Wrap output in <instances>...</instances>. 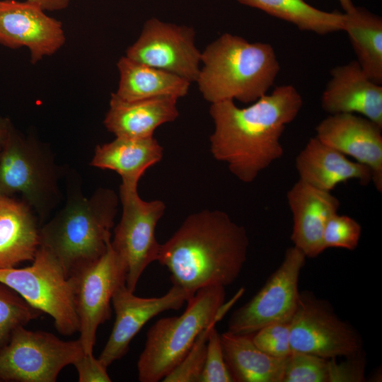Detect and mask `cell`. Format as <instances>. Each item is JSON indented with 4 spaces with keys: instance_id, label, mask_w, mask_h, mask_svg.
<instances>
[{
    "instance_id": "6",
    "label": "cell",
    "mask_w": 382,
    "mask_h": 382,
    "mask_svg": "<svg viewBox=\"0 0 382 382\" xmlns=\"http://www.w3.org/2000/svg\"><path fill=\"white\" fill-rule=\"evenodd\" d=\"M0 282L33 308L50 316L62 335L79 332L74 281L47 248L40 245L28 267L0 269Z\"/></svg>"
},
{
    "instance_id": "2",
    "label": "cell",
    "mask_w": 382,
    "mask_h": 382,
    "mask_svg": "<svg viewBox=\"0 0 382 382\" xmlns=\"http://www.w3.org/2000/svg\"><path fill=\"white\" fill-rule=\"evenodd\" d=\"M245 228L221 210L190 214L163 244L157 260L170 272L173 284L194 295L210 286H226L240 275L247 260Z\"/></svg>"
},
{
    "instance_id": "3",
    "label": "cell",
    "mask_w": 382,
    "mask_h": 382,
    "mask_svg": "<svg viewBox=\"0 0 382 382\" xmlns=\"http://www.w3.org/2000/svg\"><path fill=\"white\" fill-rule=\"evenodd\" d=\"M196 83L207 102L253 103L267 94L280 65L269 43L224 33L202 52Z\"/></svg>"
},
{
    "instance_id": "4",
    "label": "cell",
    "mask_w": 382,
    "mask_h": 382,
    "mask_svg": "<svg viewBox=\"0 0 382 382\" xmlns=\"http://www.w3.org/2000/svg\"><path fill=\"white\" fill-rule=\"evenodd\" d=\"M114 191L100 188L91 197L69 196L40 229V245L50 250L70 277L100 258L111 241L117 212Z\"/></svg>"
},
{
    "instance_id": "8",
    "label": "cell",
    "mask_w": 382,
    "mask_h": 382,
    "mask_svg": "<svg viewBox=\"0 0 382 382\" xmlns=\"http://www.w3.org/2000/svg\"><path fill=\"white\" fill-rule=\"evenodd\" d=\"M84 353L81 343L51 332L16 328L0 349V380L55 382L60 371Z\"/></svg>"
},
{
    "instance_id": "26",
    "label": "cell",
    "mask_w": 382,
    "mask_h": 382,
    "mask_svg": "<svg viewBox=\"0 0 382 382\" xmlns=\"http://www.w3.org/2000/svg\"><path fill=\"white\" fill-rule=\"evenodd\" d=\"M236 1L289 22L301 30L319 35L344 30L345 13L320 10L311 6L305 0Z\"/></svg>"
},
{
    "instance_id": "24",
    "label": "cell",
    "mask_w": 382,
    "mask_h": 382,
    "mask_svg": "<svg viewBox=\"0 0 382 382\" xmlns=\"http://www.w3.org/2000/svg\"><path fill=\"white\" fill-rule=\"evenodd\" d=\"M117 66L120 81L115 93L127 101L162 96L179 99L188 93L191 84L178 75L138 62L126 56L120 58Z\"/></svg>"
},
{
    "instance_id": "10",
    "label": "cell",
    "mask_w": 382,
    "mask_h": 382,
    "mask_svg": "<svg viewBox=\"0 0 382 382\" xmlns=\"http://www.w3.org/2000/svg\"><path fill=\"white\" fill-rule=\"evenodd\" d=\"M120 198L122 214L111 245L125 264V284L134 292L144 271L157 260L161 244L156 238L155 230L166 205L159 199L144 201L139 197L137 187L122 184Z\"/></svg>"
},
{
    "instance_id": "36",
    "label": "cell",
    "mask_w": 382,
    "mask_h": 382,
    "mask_svg": "<svg viewBox=\"0 0 382 382\" xmlns=\"http://www.w3.org/2000/svg\"><path fill=\"white\" fill-rule=\"evenodd\" d=\"M12 125L6 118L0 117V152L8 137Z\"/></svg>"
},
{
    "instance_id": "12",
    "label": "cell",
    "mask_w": 382,
    "mask_h": 382,
    "mask_svg": "<svg viewBox=\"0 0 382 382\" xmlns=\"http://www.w3.org/2000/svg\"><path fill=\"white\" fill-rule=\"evenodd\" d=\"M70 277L74 285L79 340L85 354H93L98 328L110 318L112 295L125 283L126 266L110 241L100 258Z\"/></svg>"
},
{
    "instance_id": "13",
    "label": "cell",
    "mask_w": 382,
    "mask_h": 382,
    "mask_svg": "<svg viewBox=\"0 0 382 382\" xmlns=\"http://www.w3.org/2000/svg\"><path fill=\"white\" fill-rule=\"evenodd\" d=\"M201 54L195 45V30L192 26L151 18L144 23L125 56L192 83L199 73Z\"/></svg>"
},
{
    "instance_id": "20",
    "label": "cell",
    "mask_w": 382,
    "mask_h": 382,
    "mask_svg": "<svg viewBox=\"0 0 382 382\" xmlns=\"http://www.w3.org/2000/svg\"><path fill=\"white\" fill-rule=\"evenodd\" d=\"M178 100L173 96H162L127 101L112 93L103 123L116 137H154L159 126L178 117Z\"/></svg>"
},
{
    "instance_id": "23",
    "label": "cell",
    "mask_w": 382,
    "mask_h": 382,
    "mask_svg": "<svg viewBox=\"0 0 382 382\" xmlns=\"http://www.w3.org/2000/svg\"><path fill=\"white\" fill-rule=\"evenodd\" d=\"M253 334L226 331L220 340L227 368L233 382H282L286 358L271 357L253 340Z\"/></svg>"
},
{
    "instance_id": "14",
    "label": "cell",
    "mask_w": 382,
    "mask_h": 382,
    "mask_svg": "<svg viewBox=\"0 0 382 382\" xmlns=\"http://www.w3.org/2000/svg\"><path fill=\"white\" fill-rule=\"evenodd\" d=\"M190 292L173 284L170 289L159 297L143 298L134 294L125 283L112 295L115 320L110 337L98 359L108 367L122 358L129 350L131 341L151 318L168 310H178L192 297Z\"/></svg>"
},
{
    "instance_id": "33",
    "label": "cell",
    "mask_w": 382,
    "mask_h": 382,
    "mask_svg": "<svg viewBox=\"0 0 382 382\" xmlns=\"http://www.w3.org/2000/svg\"><path fill=\"white\" fill-rule=\"evenodd\" d=\"M361 354L347 357V360L341 363L336 359H329V382L364 381V361Z\"/></svg>"
},
{
    "instance_id": "18",
    "label": "cell",
    "mask_w": 382,
    "mask_h": 382,
    "mask_svg": "<svg viewBox=\"0 0 382 382\" xmlns=\"http://www.w3.org/2000/svg\"><path fill=\"white\" fill-rule=\"evenodd\" d=\"M293 216L291 240L306 257H316L325 249L323 241L328 219L340 207L339 199L330 192L316 188L299 180L287 192Z\"/></svg>"
},
{
    "instance_id": "29",
    "label": "cell",
    "mask_w": 382,
    "mask_h": 382,
    "mask_svg": "<svg viewBox=\"0 0 382 382\" xmlns=\"http://www.w3.org/2000/svg\"><path fill=\"white\" fill-rule=\"evenodd\" d=\"M212 323L197 336L183 359L162 380L163 382H199L203 371L207 341Z\"/></svg>"
},
{
    "instance_id": "15",
    "label": "cell",
    "mask_w": 382,
    "mask_h": 382,
    "mask_svg": "<svg viewBox=\"0 0 382 382\" xmlns=\"http://www.w3.org/2000/svg\"><path fill=\"white\" fill-rule=\"evenodd\" d=\"M65 41L61 21L39 5L27 0L0 1V43L12 49L27 47L32 64L57 52Z\"/></svg>"
},
{
    "instance_id": "32",
    "label": "cell",
    "mask_w": 382,
    "mask_h": 382,
    "mask_svg": "<svg viewBox=\"0 0 382 382\" xmlns=\"http://www.w3.org/2000/svg\"><path fill=\"white\" fill-rule=\"evenodd\" d=\"M199 382H233L224 357L220 334L215 326L209 332L205 361Z\"/></svg>"
},
{
    "instance_id": "21",
    "label": "cell",
    "mask_w": 382,
    "mask_h": 382,
    "mask_svg": "<svg viewBox=\"0 0 382 382\" xmlns=\"http://www.w3.org/2000/svg\"><path fill=\"white\" fill-rule=\"evenodd\" d=\"M40 246V229L29 205L0 196V269L33 261Z\"/></svg>"
},
{
    "instance_id": "25",
    "label": "cell",
    "mask_w": 382,
    "mask_h": 382,
    "mask_svg": "<svg viewBox=\"0 0 382 382\" xmlns=\"http://www.w3.org/2000/svg\"><path fill=\"white\" fill-rule=\"evenodd\" d=\"M345 31L356 60L366 74L382 84V19L364 8L354 6L345 12Z\"/></svg>"
},
{
    "instance_id": "1",
    "label": "cell",
    "mask_w": 382,
    "mask_h": 382,
    "mask_svg": "<svg viewBox=\"0 0 382 382\" xmlns=\"http://www.w3.org/2000/svg\"><path fill=\"white\" fill-rule=\"evenodd\" d=\"M302 105L301 94L291 85L276 87L245 108L231 100L212 103L209 115L214 129L209 141L213 157L226 163L239 180L252 183L282 156L281 137Z\"/></svg>"
},
{
    "instance_id": "11",
    "label": "cell",
    "mask_w": 382,
    "mask_h": 382,
    "mask_svg": "<svg viewBox=\"0 0 382 382\" xmlns=\"http://www.w3.org/2000/svg\"><path fill=\"white\" fill-rule=\"evenodd\" d=\"M306 255L295 246L286 249L283 260L261 289L231 315L228 331L253 334L275 323H289L298 306L299 280Z\"/></svg>"
},
{
    "instance_id": "34",
    "label": "cell",
    "mask_w": 382,
    "mask_h": 382,
    "mask_svg": "<svg viewBox=\"0 0 382 382\" xmlns=\"http://www.w3.org/2000/svg\"><path fill=\"white\" fill-rule=\"evenodd\" d=\"M73 365L79 376V382H110L111 379L105 367L93 354H83Z\"/></svg>"
},
{
    "instance_id": "17",
    "label": "cell",
    "mask_w": 382,
    "mask_h": 382,
    "mask_svg": "<svg viewBox=\"0 0 382 382\" xmlns=\"http://www.w3.org/2000/svg\"><path fill=\"white\" fill-rule=\"evenodd\" d=\"M321 96V106L329 115L359 114L382 127V86L372 81L357 61L330 71Z\"/></svg>"
},
{
    "instance_id": "7",
    "label": "cell",
    "mask_w": 382,
    "mask_h": 382,
    "mask_svg": "<svg viewBox=\"0 0 382 382\" xmlns=\"http://www.w3.org/2000/svg\"><path fill=\"white\" fill-rule=\"evenodd\" d=\"M55 166L33 139L12 127L0 152V196L21 193L25 203L45 217L58 197Z\"/></svg>"
},
{
    "instance_id": "22",
    "label": "cell",
    "mask_w": 382,
    "mask_h": 382,
    "mask_svg": "<svg viewBox=\"0 0 382 382\" xmlns=\"http://www.w3.org/2000/svg\"><path fill=\"white\" fill-rule=\"evenodd\" d=\"M163 149L154 137H116L96 146L91 164L109 169L122 178V184L137 187L145 171L163 158Z\"/></svg>"
},
{
    "instance_id": "30",
    "label": "cell",
    "mask_w": 382,
    "mask_h": 382,
    "mask_svg": "<svg viewBox=\"0 0 382 382\" xmlns=\"http://www.w3.org/2000/svg\"><path fill=\"white\" fill-rule=\"evenodd\" d=\"M361 226L354 219L338 213L326 223L323 235L325 249L330 248L353 250L358 246Z\"/></svg>"
},
{
    "instance_id": "27",
    "label": "cell",
    "mask_w": 382,
    "mask_h": 382,
    "mask_svg": "<svg viewBox=\"0 0 382 382\" xmlns=\"http://www.w3.org/2000/svg\"><path fill=\"white\" fill-rule=\"evenodd\" d=\"M42 313L14 290L0 282V349L8 342L16 328L25 326Z\"/></svg>"
},
{
    "instance_id": "37",
    "label": "cell",
    "mask_w": 382,
    "mask_h": 382,
    "mask_svg": "<svg viewBox=\"0 0 382 382\" xmlns=\"http://www.w3.org/2000/svg\"><path fill=\"white\" fill-rule=\"evenodd\" d=\"M345 12L350 11L354 6L352 0H338Z\"/></svg>"
},
{
    "instance_id": "31",
    "label": "cell",
    "mask_w": 382,
    "mask_h": 382,
    "mask_svg": "<svg viewBox=\"0 0 382 382\" xmlns=\"http://www.w3.org/2000/svg\"><path fill=\"white\" fill-rule=\"evenodd\" d=\"M255 345L263 352L276 358H286L292 352L289 323L269 324L253 335Z\"/></svg>"
},
{
    "instance_id": "35",
    "label": "cell",
    "mask_w": 382,
    "mask_h": 382,
    "mask_svg": "<svg viewBox=\"0 0 382 382\" xmlns=\"http://www.w3.org/2000/svg\"><path fill=\"white\" fill-rule=\"evenodd\" d=\"M39 5L44 11H59L67 8L70 0H27Z\"/></svg>"
},
{
    "instance_id": "5",
    "label": "cell",
    "mask_w": 382,
    "mask_h": 382,
    "mask_svg": "<svg viewBox=\"0 0 382 382\" xmlns=\"http://www.w3.org/2000/svg\"><path fill=\"white\" fill-rule=\"evenodd\" d=\"M242 294L243 289L224 303V286L204 287L187 301L180 316L157 320L147 332L137 361L139 381H162L183 359L200 332L219 322Z\"/></svg>"
},
{
    "instance_id": "9",
    "label": "cell",
    "mask_w": 382,
    "mask_h": 382,
    "mask_svg": "<svg viewBox=\"0 0 382 382\" xmlns=\"http://www.w3.org/2000/svg\"><path fill=\"white\" fill-rule=\"evenodd\" d=\"M289 324L292 352L328 359L351 357L362 352V339L357 330L342 320L328 301L310 291L300 292Z\"/></svg>"
},
{
    "instance_id": "16",
    "label": "cell",
    "mask_w": 382,
    "mask_h": 382,
    "mask_svg": "<svg viewBox=\"0 0 382 382\" xmlns=\"http://www.w3.org/2000/svg\"><path fill=\"white\" fill-rule=\"evenodd\" d=\"M382 127L353 113L329 115L316 127L324 144L367 166L376 189L382 192Z\"/></svg>"
},
{
    "instance_id": "28",
    "label": "cell",
    "mask_w": 382,
    "mask_h": 382,
    "mask_svg": "<svg viewBox=\"0 0 382 382\" xmlns=\"http://www.w3.org/2000/svg\"><path fill=\"white\" fill-rule=\"evenodd\" d=\"M329 359L292 352L286 358L282 382H329Z\"/></svg>"
},
{
    "instance_id": "19",
    "label": "cell",
    "mask_w": 382,
    "mask_h": 382,
    "mask_svg": "<svg viewBox=\"0 0 382 382\" xmlns=\"http://www.w3.org/2000/svg\"><path fill=\"white\" fill-rule=\"evenodd\" d=\"M300 180L321 190L331 192L337 185L357 180L361 185L372 180L371 170L317 137L311 138L295 160Z\"/></svg>"
}]
</instances>
